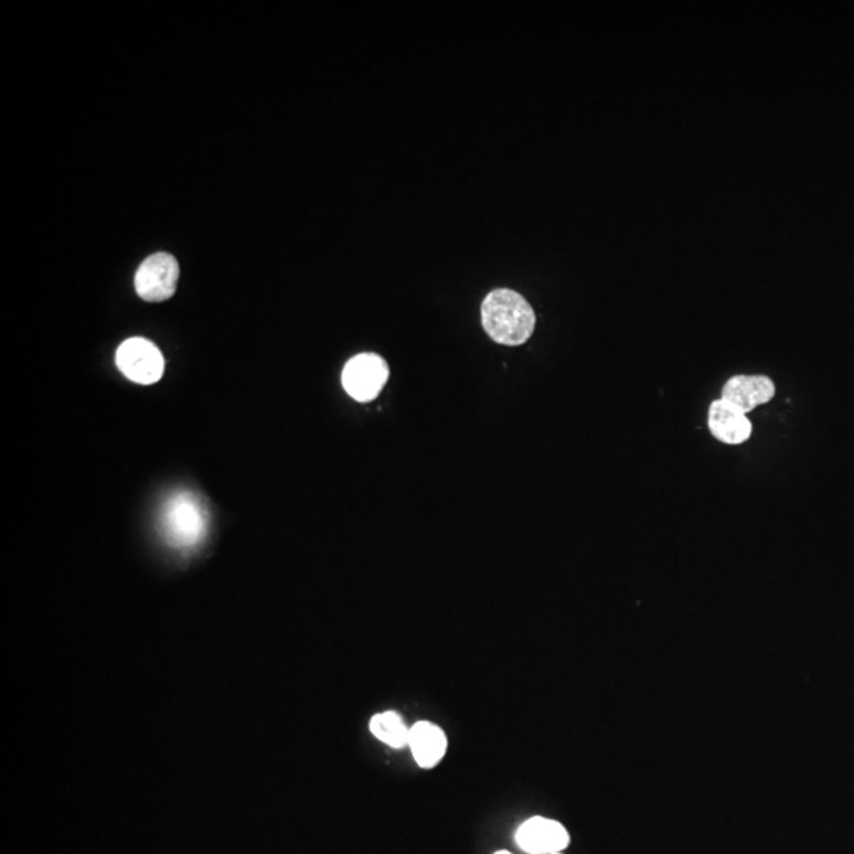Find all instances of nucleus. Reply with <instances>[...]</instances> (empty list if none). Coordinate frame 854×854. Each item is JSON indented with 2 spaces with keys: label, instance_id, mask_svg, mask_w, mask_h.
<instances>
[{
  "label": "nucleus",
  "instance_id": "nucleus-1",
  "mask_svg": "<svg viewBox=\"0 0 854 854\" xmlns=\"http://www.w3.org/2000/svg\"><path fill=\"white\" fill-rule=\"evenodd\" d=\"M481 321L492 341L516 346L534 334L536 317L527 299L509 288H499L484 298Z\"/></svg>",
  "mask_w": 854,
  "mask_h": 854
},
{
  "label": "nucleus",
  "instance_id": "nucleus-2",
  "mask_svg": "<svg viewBox=\"0 0 854 854\" xmlns=\"http://www.w3.org/2000/svg\"><path fill=\"white\" fill-rule=\"evenodd\" d=\"M160 527L168 543L177 549H192L206 538L210 513L193 492H177L163 505Z\"/></svg>",
  "mask_w": 854,
  "mask_h": 854
},
{
  "label": "nucleus",
  "instance_id": "nucleus-3",
  "mask_svg": "<svg viewBox=\"0 0 854 854\" xmlns=\"http://www.w3.org/2000/svg\"><path fill=\"white\" fill-rule=\"evenodd\" d=\"M389 378L388 363L375 353H361L345 364L342 385L357 403H371Z\"/></svg>",
  "mask_w": 854,
  "mask_h": 854
},
{
  "label": "nucleus",
  "instance_id": "nucleus-4",
  "mask_svg": "<svg viewBox=\"0 0 854 854\" xmlns=\"http://www.w3.org/2000/svg\"><path fill=\"white\" fill-rule=\"evenodd\" d=\"M119 371L131 382L152 385L162 378L166 361L151 341L142 338L127 339L116 353Z\"/></svg>",
  "mask_w": 854,
  "mask_h": 854
},
{
  "label": "nucleus",
  "instance_id": "nucleus-5",
  "mask_svg": "<svg viewBox=\"0 0 854 854\" xmlns=\"http://www.w3.org/2000/svg\"><path fill=\"white\" fill-rule=\"evenodd\" d=\"M514 842L521 852L527 854H554L568 848L572 834L561 821L535 815L522 821L517 826Z\"/></svg>",
  "mask_w": 854,
  "mask_h": 854
},
{
  "label": "nucleus",
  "instance_id": "nucleus-6",
  "mask_svg": "<svg viewBox=\"0 0 854 854\" xmlns=\"http://www.w3.org/2000/svg\"><path fill=\"white\" fill-rule=\"evenodd\" d=\"M179 265L170 254L151 255L141 263L135 276L138 297L149 302L167 301L177 291Z\"/></svg>",
  "mask_w": 854,
  "mask_h": 854
},
{
  "label": "nucleus",
  "instance_id": "nucleus-7",
  "mask_svg": "<svg viewBox=\"0 0 854 854\" xmlns=\"http://www.w3.org/2000/svg\"><path fill=\"white\" fill-rule=\"evenodd\" d=\"M707 426L712 436L726 445L746 444L754 433V426L747 414L722 397L711 404Z\"/></svg>",
  "mask_w": 854,
  "mask_h": 854
},
{
  "label": "nucleus",
  "instance_id": "nucleus-8",
  "mask_svg": "<svg viewBox=\"0 0 854 854\" xmlns=\"http://www.w3.org/2000/svg\"><path fill=\"white\" fill-rule=\"evenodd\" d=\"M408 748L416 765L421 769L437 768L448 751V736L440 725L429 720H418L410 726Z\"/></svg>",
  "mask_w": 854,
  "mask_h": 854
},
{
  "label": "nucleus",
  "instance_id": "nucleus-9",
  "mask_svg": "<svg viewBox=\"0 0 854 854\" xmlns=\"http://www.w3.org/2000/svg\"><path fill=\"white\" fill-rule=\"evenodd\" d=\"M776 396V385L766 375H735L725 383L722 399L736 405L744 414L771 403Z\"/></svg>",
  "mask_w": 854,
  "mask_h": 854
},
{
  "label": "nucleus",
  "instance_id": "nucleus-10",
  "mask_svg": "<svg viewBox=\"0 0 854 854\" xmlns=\"http://www.w3.org/2000/svg\"><path fill=\"white\" fill-rule=\"evenodd\" d=\"M369 729L375 739L394 750L408 747L410 726L405 724L403 715L397 711L378 712L369 722Z\"/></svg>",
  "mask_w": 854,
  "mask_h": 854
},
{
  "label": "nucleus",
  "instance_id": "nucleus-11",
  "mask_svg": "<svg viewBox=\"0 0 854 854\" xmlns=\"http://www.w3.org/2000/svg\"><path fill=\"white\" fill-rule=\"evenodd\" d=\"M494 854H514L509 852V850H499V852H495Z\"/></svg>",
  "mask_w": 854,
  "mask_h": 854
},
{
  "label": "nucleus",
  "instance_id": "nucleus-12",
  "mask_svg": "<svg viewBox=\"0 0 854 854\" xmlns=\"http://www.w3.org/2000/svg\"><path fill=\"white\" fill-rule=\"evenodd\" d=\"M554 854H567V853H565V852H561V853H554Z\"/></svg>",
  "mask_w": 854,
  "mask_h": 854
}]
</instances>
